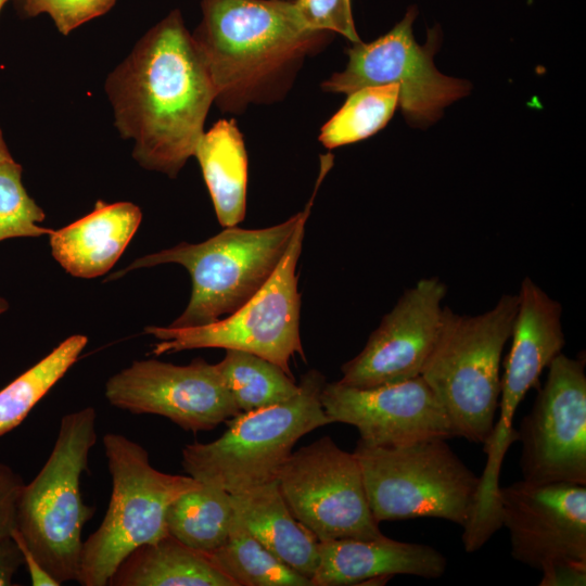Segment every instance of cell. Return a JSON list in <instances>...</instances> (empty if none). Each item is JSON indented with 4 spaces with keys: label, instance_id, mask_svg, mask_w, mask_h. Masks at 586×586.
<instances>
[{
    "label": "cell",
    "instance_id": "cell-16",
    "mask_svg": "<svg viewBox=\"0 0 586 586\" xmlns=\"http://www.w3.org/2000/svg\"><path fill=\"white\" fill-rule=\"evenodd\" d=\"M320 400L332 423L355 426L369 445L396 447L455 437L443 406L421 375L368 388L327 382Z\"/></svg>",
    "mask_w": 586,
    "mask_h": 586
},
{
    "label": "cell",
    "instance_id": "cell-27",
    "mask_svg": "<svg viewBox=\"0 0 586 586\" xmlns=\"http://www.w3.org/2000/svg\"><path fill=\"white\" fill-rule=\"evenodd\" d=\"M397 85L369 86L348 94L322 126L319 141L328 149L354 143L382 129L398 105Z\"/></svg>",
    "mask_w": 586,
    "mask_h": 586
},
{
    "label": "cell",
    "instance_id": "cell-38",
    "mask_svg": "<svg viewBox=\"0 0 586 586\" xmlns=\"http://www.w3.org/2000/svg\"><path fill=\"white\" fill-rule=\"evenodd\" d=\"M8 0H0V11Z\"/></svg>",
    "mask_w": 586,
    "mask_h": 586
},
{
    "label": "cell",
    "instance_id": "cell-7",
    "mask_svg": "<svg viewBox=\"0 0 586 586\" xmlns=\"http://www.w3.org/2000/svg\"><path fill=\"white\" fill-rule=\"evenodd\" d=\"M103 445L112 495L101 525L82 543L77 578L82 586L109 585L133 550L168 535L166 512L170 504L202 485L190 475L156 470L148 451L122 434H105Z\"/></svg>",
    "mask_w": 586,
    "mask_h": 586
},
{
    "label": "cell",
    "instance_id": "cell-31",
    "mask_svg": "<svg viewBox=\"0 0 586 586\" xmlns=\"http://www.w3.org/2000/svg\"><path fill=\"white\" fill-rule=\"evenodd\" d=\"M25 483L11 467L0 462V540L16 527V512Z\"/></svg>",
    "mask_w": 586,
    "mask_h": 586
},
{
    "label": "cell",
    "instance_id": "cell-24",
    "mask_svg": "<svg viewBox=\"0 0 586 586\" xmlns=\"http://www.w3.org/2000/svg\"><path fill=\"white\" fill-rule=\"evenodd\" d=\"M215 366L240 411L281 404L300 391L298 383L282 368L249 352L226 349Z\"/></svg>",
    "mask_w": 586,
    "mask_h": 586
},
{
    "label": "cell",
    "instance_id": "cell-36",
    "mask_svg": "<svg viewBox=\"0 0 586 586\" xmlns=\"http://www.w3.org/2000/svg\"><path fill=\"white\" fill-rule=\"evenodd\" d=\"M8 309V302L0 296V315Z\"/></svg>",
    "mask_w": 586,
    "mask_h": 586
},
{
    "label": "cell",
    "instance_id": "cell-23",
    "mask_svg": "<svg viewBox=\"0 0 586 586\" xmlns=\"http://www.w3.org/2000/svg\"><path fill=\"white\" fill-rule=\"evenodd\" d=\"M233 515L231 494L202 484L170 504L166 527L182 544L211 555L227 539Z\"/></svg>",
    "mask_w": 586,
    "mask_h": 586
},
{
    "label": "cell",
    "instance_id": "cell-26",
    "mask_svg": "<svg viewBox=\"0 0 586 586\" xmlns=\"http://www.w3.org/2000/svg\"><path fill=\"white\" fill-rule=\"evenodd\" d=\"M72 335L0 391V437L20 425L35 405L75 364L87 345Z\"/></svg>",
    "mask_w": 586,
    "mask_h": 586
},
{
    "label": "cell",
    "instance_id": "cell-37",
    "mask_svg": "<svg viewBox=\"0 0 586 586\" xmlns=\"http://www.w3.org/2000/svg\"><path fill=\"white\" fill-rule=\"evenodd\" d=\"M25 0H15L16 5L20 8Z\"/></svg>",
    "mask_w": 586,
    "mask_h": 586
},
{
    "label": "cell",
    "instance_id": "cell-4",
    "mask_svg": "<svg viewBox=\"0 0 586 586\" xmlns=\"http://www.w3.org/2000/svg\"><path fill=\"white\" fill-rule=\"evenodd\" d=\"M324 375L313 369L301 379L291 399L266 408L241 411L227 430L209 443L194 442L182 449V467L202 484L238 494L276 480L307 433L331 424L321 405Z\"/></svg>",
    "mask_w": 586,
    "mask_h": 586
},
{
    "label": "cell",
    "instance_id": "cell-21",
    "mask_svg": "<svg viewBox=\"0 0 586 586\" xmlns=\"http://www.w3.org/2000/svg\"><path fill=\"white\" fill-rule=\"evenodd\" d=\"M113 586H238L208 553L171 535L140 546L117 568Z\"/></svg>",
    "mask_w": 586,
    "mask_h": 586
},
{
    "label": "cell",
    "instance_id": "cell-8",
    "mask_svg": "<svg viewBox=\"0 0 586 586\" xmlns=\"http://www.w3.org/2000/svg\"><path fill=\"white\" fill-rule=\"evenodd\" d=\"M332 165V154L320 156L319 175L311 196L285 253L263 286L225 319L189 328L145 327V333L161 340L154 344V355L195 348L237 349L268 359L293 377L290 359L295 354L306 359L300 334L301 295L295 270L314 200Z\"/></svg>",
    "mask_w": 586,
    "mask_h": 586
},
{
    "label": "cell",
    "instance_id": "cell-30",
    "mask_svg": "<svg viewBox=\"0 0 586 586\" xmlns=\"http://www.w3.org/2000/svg\"><path fill=\"white\" fill-rule=\"evenodd\" d=\"M303 25L314 31L337 33L360 42L352 15L351 0H294Z\"/></svg>",
    "mask_w": 586,
    "mask_h": 586
},
{
    "label": "cell",
    "instance_id": "cell-3",
    "mask_svg": "<svg viewBox=\"0 0 586 586\" xmlns=\"http://www.w3.org/2000/svg\"><path fill=\"white\" fill-rule=\"evenodd\" d=\"M518 294L489 310L466 316L444 307L436 344L421 377L443 406L455 436L484 444L497 417L504 347L511 337Z\"/></svg>",
    "mask_w": 586,
    "mask_h": 586
},
{
    "label": "cell",
    "instance_id": "cell-29",
    "mask_svg": "<svg viewBox=\"0 0 586 586\" xmlns=\"http://www.w3.org/2000/svg\"><path fill=\"white\" fill-rule=\"evenodd\" d=\"M116 0H25L20 11L26 16L48 14L59 31L68 35L81 24L103 15Z\"/></svg>",
    "mask_w": 586,
    "mask_h": 586
},
{
    "label": "cell",
    "instance_id": "cell-1",
    "mask_svg": "<svg viewBox=\"0 0 586 586\" xmlns=\"http://www.w3.org/2000/svg\"><path fill=\"white\" fill-rule=\"evenodd\" d=\"M120 136L145 169L176 178L204 132L216 92L179 10L152 27L107 76Z\"/></svg>",
    "mask_w": 586,
    "mask_h": 586
},
{
    "label": "cell",
    "instance_id": "cell-34",
    "mask_svg": "<svg viewBox=\"0 0 586 586\" xmlns=\"http://www.w3.org/2000/svg\"><path fill=\"white\" fill-rule=\"evenodd\" d=\"M23 564L22 552L10 536L0 540V586L14 585L13 576Z\"/></svg>",
    "mask_w": 586,
    "mask_h": 586
},
{
    "label": "cell",
    "instance_id": "cell-15",
    "mask_svg": "<svg viewBox=\"0 0 586 586\" xmlns=\"http://www.w3.org/2000/svg\"><path fill=\"white\" fill-rule=\"evenodd\" d=\"M446 292L437 277L420 279L406 290L362 351L342 366L339 382L368 388L421 375L440 335Z\"/></svg>",
    "mask_w": 586,
    "mask_h": 586
},
{
    "label": "cell",
    "instance_id": "cell-33",
    "mask_svg": "<svg viewBox=\"0 0 586 586\" xmlns=\"http://www.w3.org/2000/svg\"><path fill=\"white\" fill-rule=\"evenodd\" d=\"M11 537L15 540L16 545L18 546L22 556H23V563L26 565L31 585L34 586H59L61 583L55 579L39 562V560L35 557L33 551L28 548L25 540L23 539L21 533L15 527L12 533Z\"/></svg>",
    "mask_w": 586,
    "mask_h": 586
},
{
    "label": "cell",
    "instance_id": "cell-13",
    "mask_svg": "<svg viewBox=\"0 0 586 586\" xmlns=\"http://www.w3.org/2000/svg\"><path fill=\"white\" fill-rule=\"evenodd\" d=\"M105 397L119 409L162 416L192 432L212 430L241 412L215 364L201 358L186 366L133 361L107 380Z\"/></svg>",
    "mask_w": 586,
    "mask_h": 586
},
{
    "label": "cell",
    "instance_id": "cell-9",
    "mask_svg": "<svg viewBox=\"0 0 586 586\" xmlns=\"http://www.w3.org/2000/svg\"><path fill=\"white\" fill-rule=\"evenodd\" d=\"M356 456L377 523L437 518L464 527L473 513L480 476L445 438L382 447L358 441Z\"/></svg>",
    "mask_w": 586,
    "mask_h": 586
},
{
    "label": "cell",
    "instance_id": "cell-6",
    "mask_svg": "<svg viewBox=\"0 0 586 586\" xmlns=\"http://www.w3.org/2000/svg\"><path fill=\"white\" fill-rule=\"evenodd\" d=\"M302 215L303 211L263 229L226 227L204 242H181L140 257L110 279L138 268L179 264L191 276L192 293L170 327L208 324L234 313L263 286L285 253Z\"/></svg>",
    "mask_w": 586,
    "mask_h": 586
},
{
    "label": "cell",
    "instance_id": "cell-17",
    "mask_svg": "<svg viewBox=\"0 0 586 586\" xmlns=\"http://www.w3.org/2000/svg\"><path fill=\"white\" fill-rule=\"evenodd\" d=\"M561 305L525 277L518 294V309L512 329V344L505 360L499 413L488 440L485 472L496 475L511 444L519 440L513 428L515 411L527 391L538 385L545 368L565 344L561 326Z\"/></svg>",
    "mask_w": 586,
    "mask_h": 586
},
{
    "label": "cell",
    "instance_id": "cell-2",
    "mask_svg": "<svg viewBox=\"0 0 586 586\" xmlns=\"http://www.w3.org/2000/svg\"><path fill=\"white\" fill-rule=\"evenodd\" d=\"M192 34L225 112L281 98L304 59L330 36L301 22L293 1L201 0Z\"/></svg>",
    "mask_w": 586,
    "mask_h": 586
},
{
    "label": "cell",
    "instance_id": "cell-25",
    "mask_svg": "<svg viewBox=\"0 0 586 586\" xmlns=\"http://www.w3.org/2000/svg\"><path fill=\"white\" fill-rule=\"evenodd\" d=\"M209 556L238 586H314L263 546L235 514L227 539Z\"/></svg>",
    "mask_w": 586,
    "mask_h": 586
},
{
    "label": "cell",
    "instance_id": "cell-20",
    "mask_svg": "<svg viewBox=\"0 0 586 586\" xmlns=\"http://www.w3.org/2000/svg\"><path fill=\"white\" fill-rule=\"evenodd\" d=\"M233 512L270 552L311 579L319 559V540L292 513L277 480L231 494Z\"/></svg>",
    "mask_w": 586,
    "mask_h": 586
},
{
    "label": "cell",
    "instance_id": "cell-11",
    "mask_svg": "<svg viewBox=\"0 0 586 586\" xmlns=\"http://www.w3.org/2000/svg\"><path fill=\"white\" fill-rule=\"evenodd\" d=\"M293 515L319 542L382 536L359 462L330 436L292 451L276 477Z\"/></svg>",
    "mask_w": 586,
    "mask_h": 586
},
{
    "label": "cell",
    "instance_id": "cell-18",
    "mask_svg": "<svg viewBox=\"0 0 586 586\" xmlns=\"http://www.w3.org/2000/svg\"><path fill=\"white\" fill-rule=\"evenodd\" d=\"M319 559L311 577L314 586L365 585L386 583L394 575L441 577L447 560L435 548L394 540L385 535L374 538H340L319 542Z\"/></svg>",
    "mask_w": 586,
    "mask_h": 586
},
{
    "label": "cell",
    "instance_id": "cell-10",
    "mask_svg": "<svg viewBox=\"0 0 586 586\" xmlns=\"http://www.w3.org/2000/svg\"><path fill=\"white\" fill-rule=\"evenodd\" d=\"M416 16L411 7L387 34L370 43H354L346 51L345 69L324 80L321 88L349 94L364 87L397 85L398 104L409 123L424 126L436 120L445 106L469 92L470 85L436 69V31H429L426 44H418L412 34Z\"/></svg>",
    "mask_w": 586,
    "mask_h": 586
},
{
    "label": "cell",
    "instance_id": "cell-28",
    "mask_svg": "<svg viewBox=\"0 0 586 586\" xmlns=\"http://www.w3.org/2000/svg\"><path fill=\"white\" fill-rule=\"evenodd\" d=\"M44 216L23 186L22 166L14 160L0 163V241L51 234L39 225Z\"/></svg>",
    "mask_w": 586,
    "mask_h": 586
},
{
    "label": "cell",
    "instance_id": "cell-32",
    "mask_svg": "<svg viewBox=\"0 0 586 586\" xmlns=\"http://www.w3.org/2000/svg\"><path fill=\"white\" fill-rule=\"evenodd\" d=\"M586 564L561 563L542 571L539 586H585Z\"/></svg>",
    "mask_w": 586,
    "mask_h": 586
},
{
    "label": "cell",
    "instance_id": "cell-35",
    "mask_svg": "<svg viewBox=\"0 0 586 586\" xmlns=\"http://www.w3.org/2000/svg\"><path fill=\"white\" fill-rule=\"evenodd\" d=\"M11 160H13V157L11 156L7 148V144L2 136V131L0 129V163L11 161Z\"/></svg>",
    "mask_w": 586,
    "mask_h": 586
},
{
    "label": "cell",
    "instance_id": "cell-19",
    "mask_svg": "<svg viewBox=\"0 0 586 586\" xmlns=\"http://www.w3.org/2000/svg\"><path fill=\"white\" fill-rule=\"evenodd\" d=\"M141 218L140 208L132 203L98 201L91 213L51 232L52 255L74 277L104 275L120 257Z\"/></svg>",
    "mask_w": 586,
    "mask_h": 586
},
{
    "label": "cell",
    "instance_id": "cell-14",
    "mask_svg": "<svg viewBox=\"0 0 586 586\" xmlns=\"http://www.w3.org/2000/svg\"><path fill=\"white\" fill-rule=\"evenodd\" d=\"M499 507L514 560L540 572L586 564V485L521 480L500 487Z\"/></svg>",
    "mask_w": 586,
    "mask_h": 586
},
{
    "label": "cell",
    "instance_id": "cell-12",
    "mask_svg": "<svg viewBox=\"0 0 586 586\" xmlns=\"http://www.w3.org/2000/svg\"><path fill=\"white\" fill-rule=\"evenodd\" d=\"M518 433L523 481L586 485L584 360L562 353L552 359L547 380Z\"/></svg>",
    "mask_w": 586,
    "mask_h": 586
},
{
    "label": "cell",
    "instance_id": "cell-22",
    "mask_svg": "<svg viewBox=\"0 0 586 586\" xmlns=\"http://www.w3.org/2000/svg\"><path fill=\"white\" fill-rule=\"evenodd\" d=\"M222 227L241 222L246 208L247 155L234 119H220L200 138L194 154Z\"/></svg>",
    "mask_w": 586,
    "mask_h": 586
},
{
    "label": "cell",
    "instance_id": "cell-5",
    "mask_svg": "<svg viewBox=\"0 0 586 586\" xmlns=\"http://www.w3.org/2000/svg\"><path fill=\"white\" fill-rule=\"evenodd\" d=\"M95 419L92 407L62 417L49 458L18 499L16 528L61 584L77 582L82 528L94 512L82 500L80 477L97 441Z\"/></svg>",
    "mask_w": 586,
    "mask_h": 586
},
{
    "label": "cell",
    "instance_id": "cell-39",
    "mask_svg": "<svg viewBox=\"0 0 586 586\" xmlns=\"http://www.w3.org/2000/svg\"><path fill=\"white\" fill-rule=\"evenodd\" d=\"M286 1H294V0H286Z\"/></svg>",
    "mask_w": 586,
    "mask_h": 586
}]
</instances>
